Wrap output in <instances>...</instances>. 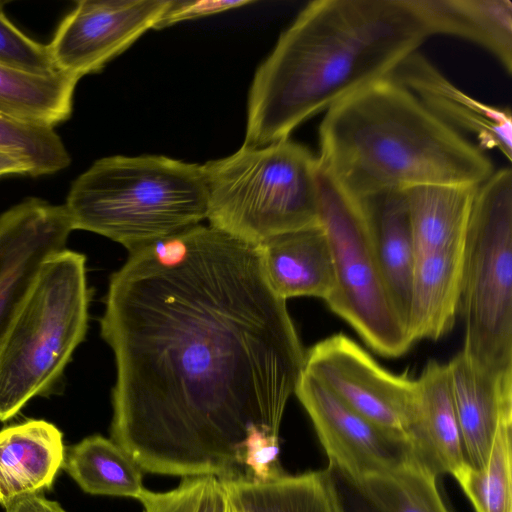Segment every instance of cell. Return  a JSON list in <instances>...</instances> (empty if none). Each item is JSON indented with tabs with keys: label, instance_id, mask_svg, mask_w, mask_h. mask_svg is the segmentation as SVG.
Instances as JSON below:
<instances>
[{
	"label": "cell",
	"instance_id": "cell-1",
	"mask_svg": "<svg viewBox=\"0 0 512 512\" xmlns=\"http://www.w3.org/2000/svg\"><path fill=\"white\" fill-rule=\"evenodd\" d=\"M116 365L111 439L142 471L281 475L306 352L257 245L197 224L131 251L100 319Z\"/></svg>",
	"mask_w": 512,
	"mask_h": 512
},
{
	"label": "cell",
	"instance_id": "cell-2",
	"mask_svg": "<svg viewBox=\"0 0 512 512\" xmlns=\"http://www.w3.org/2000/svg\"><path fill=\"white\" fill-rule=\"evenodd\" d=\"M429 36L412 0L309 2L254 74L243 145L290 138L309 118L391 77Z\"/></svg>",
	"mask_w": 512,
	"mask_h": 512
},
{
	"label": "cell",
	"instance_id": "cell-3",
	"mask_svg": "<svg viewBox=\"0 0 512 512\" xmlns=\"http://www.w3.org/2000/svg\"><path fill=\"white\" fill-rule=\"evenodd\" d=\"M319 167L361 199L419 186H478L489 158L391 77L340 101L319 126Z\"/></svg>",
	"mask_w": 512,
	"mask_h": 512
},
{
	"label": "cell",
	"instance_id": "cell-4",
	"mask_svg": "<svg viewBox=\"0 0 512 512\" xmlns=\"http://www.w3.org/2000/svg\"><path fill=\"white\" fill-rule=\"evenodd\" d=\"M73 230L107 237L129 252L207 219L202 165L164 155H115L95 161L64 204Z\"/></svg>",
	"mask_w": 512,
	"mask_h": 512
},
{
	"label": "cell",
	"instance_id": "cell-5",
	"mask_svg": "<svg viewBox=\"0 0 512 512\" xmlns=\"http://www.w3.org/2000/svg\"><path fill=\"white\" fill-rule=\"evenodd\" d=\"M85 255L63 249L30 286L0 347V421L56 391L88 329Z\"/></svg>",
	"mask_w": 512,
	"mask_h": 512
},
{
	"label": "cell",
	"instance_id": "cell-6",
	"mask_svg": "<svg viewBox=\"0 0 512 512\" xmlns=\"http://www.w3.org/2000/svg\"><path fill=\"white\" fill-rule=\"evenodd\" d=\"M209 225L259 245L317 226L318 159L290 138L262 147L242 145L202 165Z\"/></svg>",
	"mask_w": 512,
	"mask_h": 512
},
{
	"label": "cell",
	"instance_id": "cell-7",
	"mask_svg": "<svg viewBox=\"0 0 512 512\" xmlns=\"http://www.w3.org/2000/svg\"><path fill=\"white\" fill-rule=\"evenodd\" d=\"M462 352L491 370L512 369V172L476 188L464 245Z\"/></svg>",
	"mask_w": 512,
	"mask_h": 512
},
{
	"label": "cell",
	"instance_id": "cell-8",
	"mask_svg": "<svg viewBox=\"0 0 512 512\" xmlns=\"http://www.w3.org/2000/svg\"><path fill=\"white\" fill-rule=\"evenodd\" d=\"M319 220L335 287L326 301L375 352L399 357L413 344L387 289L358 201L318 165Z\"/></svg>",
	"mask_w": 512,
	"mask_h": 512
},
{
	"label": "cell",
	"instance_id": "cell-9",
	"mask_svg": "<svg viewBox=\"0 0 512 512\" xmlns=\"http://www.w3.org/2000/svg\"><path fill=\"white\" fill-rule=\"evenodd\" d=\"M303 372L364 418L408 441L416 379L407 373L386 370L342 333L313 345L306 352Z\"/></svg>",
	"mask_w": 512,
	"mask_h": 512
},
{
	"label": "cell",
	"instance_id": "cell-10",
	"mask_svg": "<svg viewBox=\"0 0 512 512\" xmlns=\"http://www.w3.org/2000/svg\"><path fill=\"white\" fill-rule=\"evenodd\" d=\"M294 394L313 423L329 468L347 480L418 461L405 438L364 418L303 371Z\"/></svg>",
	"mask_w": 512,
	"mask_h": 512
},
{
	"label": "cell",
	"instance_id": "cell-11",
	"mask_svg": "<svg viewBox=\"0 0 512 512\" xmlns=\"http://www.w3.org/2000/svg\"><path fill=\"white\" fill-rule=\"evenodd\" d=\"M170 0H81L47 45L57 71L77 79L97 73L153 29Z\"/></svg>",
	"mask_w": 512,
	"mask_h": 512
},
{
	"label": "cell",
	"instance_id": "cell-12",
	"mask_svg": "<svg viewBox=\"0 0 512 512\" xmlns=\"http://www.w3.org/2000/svg\"><path fill=\"white\" fill-rule=\"evenodd\" d=\"M73 230L64 205L28 198L0 215V347L42 264Z\"/></svg>",
	"mask_w": 512,
	"mask_h": 512
},
{
	"label": "cell",
	"instance_id": "cell-13",
	"mask_svg": "<svg viewBox=\"0 0 512 512\" xmlns=\"http://www.w3.org/2000/svg\"><path fill=\"white\" fill-rule=\"evenodd\" d=\"M391 78L407 88L448 126L474 135L479 149H496L508 161L512 160V116L509 108L489 105L469 96L418 52L408 56Z\"/></svg>",
	"mask_w": 512,
	"mask_h": 512
},
{
	"label": "cell",
	"instance_id": "cell-14",
	"mask_svg": "<svg viewBox=\"0 0 512 512\" xmlns=\"http://www.w3.org/2000/svg\"><path fill=\"white\" fill-rule=\"evenodd\" d=\"M447 367L465 460L481 470L499 426L512 421V369L485 368L462 351Z\"/></svg>",
	"mask_w": 512,
	"mask_h": 512
},
{
	"label": "cell",
	"instance_id": "cell-15",
	"mask_svg": "<svg viewBox=\"0 0 512 512\" xmlns=\"http://www.w3.org/2000/svg\"><path fill=\"white\" fill-rule=\"evenodd\" d=\"M407 438L416 459L435 476L453 475L466 463L447 364L429 361L416 379Z\"/></svg>",
	"mask_w": 512,
	"mask_h": 512
},
{
	"label": "cell",
	"instance_id": "cell-16",
	"mask_svg": "<svg viewBox=\"0 0 512 512\" xmlns=\"http://www.w3.org/2000/svg\"><path fill=\"white\" fill-rule=\"evenodd\" d=\"M257 247L266 278L283 300L308 296L326 302L332 295L333 261L320 224L274 236Z\"/></svg>",
	"mask_w": 512,
	"mask_h": 512
},
{
	"label": "cell",
	"instance_id": "cell-17",
	"mask_svg": "<svg viewBox=\"0 0 512 512\" xmlns=\"http://www.w3.org/2000/svg\"><path fill=\"white\" fill-rule=\"evenodd\" d=\"M62 432L45 420L0 430V504L49 489L64 461Z\"/></svg>",
	"mask_w": 512,
	"mask_h": 512
},
{
	"label": "cell",
	"instance_id": "cell-18",
	"mask_svg": "<svg viewBox=\"0 0 512 512\" xmlns=\"http://www.w3.org/2000/svg\"><path fill=\"white\" fill-rule=\"evenodd\" d=\"M392 301L407 329L416 250L405 191L356 199Z\"/></svg>",
	"mask_w": 512,
	"mask_h": 512
},
{
	"label": "cell",
	"instance_id": "cell-19",
	"mask_svg": "<svg viewBox=\"0 0 512 512\" xmlns=\"http://www.w3.org/2000/svg\"><path fill=\"white\" fill-rule=\"evenodd\" d=\"M464 245L416 255L407 317L412 343L437 340L452 329L460 310Z\"/></svg>",
	"mask_w": 512,
	"mask_h": 512
},
{
	"label": "cell",
	"instance_id": "cell-20",
	"mask_svg": "<svg viewBox=\"0 0 512 512\" xmlns=\"http://www.w3.org/2000/svg\"><path fill=\"white\" fill-rule=\"evenodd\" d=\"M430 35L448 34L488 50L512 73V1L412 0Z\"/></svg>",
	"mask_w": 512,
	"mask_h": 512
},
{
	"label": "cell",
	"instance_id": "cell-21",
	"mask_svg": "<svg viewBox=\"0 0 512 512\" xmlns=\"http://www.w3.org/2000/svg\"><path fill=\"white\" fill-rule=\"evenodd\" d=\"M221 482L233 512H344L329 468L262 481Z\"/></svg>",
	"mask_w": 512,
	"mask_h": 512
},
{
	"label": "cell",
	"instance_id": "cell-22",
	"mask_svg": "<svg viewBox=\"0 0 512 512\" xmlns=\"http://www.w3.org/2000/svg\"><path fill=\"white\" fill-rule=\"evenodd\" d=\"M477 186H419L405 191L417 254L465 243Z\"/></svg>",
	"mask_w": 512,
	"mask_h": 512
},
{
	"label": "cell",
	"instance_id": "cell-23",
	"mask_svg": "<svg viewBox=\"0 0 512 512\" xmlns=\"http://www.w3.org/2000/svg\"><path fill=\"white\" fill-rule=\"evenodd\" d=\"M77 82L60 71L37 74L0 63V113L54 128L70 118Z\"/></svg>",
	"mask_w": 512,
	"mask_h": 512
},
{
	"label": "cell",
	"instance_id": "cell-24",
	"mask_svg": "<svg viewBox=\"0 0 512 512\" xmlns=\"http://www.w3.org/2000/svg\"><path fill=\"white\" fill-rule=\"evenodd\" d=\"M62 468L86 493L138 499L142 469L112 439L92 435L65 448Z\"/></svg>",
	"mask_w": 512,
	"mask_h": 512
},
{
	"label": "cell",
	"instance_id": "cell-25",
	"mask_svg": "<svg viewBox=\"0 0 512 512\" xmlns=\"http://www.w3.org/2000/svg\"><path fill=\"white\" fill-rule=\"evenodd\" d=\"M436 477L414 461L348 481L378 512H449L438 492Z\"/></svg>",
	"mask_w": 512,
	"mask_h": 512
},
{
	"label": "cell",
	"instance_id": "cell-26",
	"mask_svg": "<svg viewBox=\"0 0 512 512\" xmlns=\"http://www.w3.org/2000/svg\"><path fill=\"white\" fill-rule=\"evenodd\" d=\"M511 433L512 421L502 423L484 468L466 462L453 474L475 512H512Z\"/></svg>",
	"mask_w": 512,
	"mask_h": 512
},
{
	"label": "cell",
	"instance_id": "cell-27",
	"mask_svg": "<svg viewBox=\"0 0 512 512\" xmlns=\"http://www.w3.org/2000/svg\"><path fill=\"white\" fill-rule=\"evenodd\" d=\"M0 149L21 157L30 176L65 169L71 157L54 128L20 122L0 113Z\"/></svg>",
	"mask_w": 512,
	"mask_h": 512
},
{
	"label": "cell",
	"instance_id": "cell-28",
	"mask_svg": "<svg viewBox=\"0 0 512 512\" xmlns=\"http://www.w3.org/2000/svg\"><path fill=\"white\" fill-rule=\"evenodd\" d=\"M138 500L143 512H233L222 482L214 476L184 477L174 489H144Z\"/></svg>",
	"mask_w": 512,
	"mask_h": 512
},
{
	"label": "cell",
	"instance_id": "cell-29",
	"mask_svg": "<svg viewBox=\"0 0 512 512\" xmlns=\"http://www.w3.org/2000/svg\"><path fill=\"white\" fill-rule=\"evenodd\" d=\"M0 1V63L37 74H51L56 68L47 45L25 35L5 15Z\"/></svg>",
	"mask_w": 512,
	"mask_h": 512
},
{
	"label": "cell",
	"instance_id": "cell-30",
	"mask_svg": "<svg viewBox=\"0 0 512 512\" xmlns=\"http://www.w3.org/2000/svg\"><path fill=\"white\" fill-rule=\"evenodd\" d=\"M254 3L251 0H170L153 29H163L186 20L212 16Z\"/></svg>",
	"mask_w": 512,
	"mask_h": 512
},
{
	"label": "cell",
	"instance_id": "cell-31",
	"mask_svg": "<svg viewBox=\"0 0 512 512\" xmlns=\"http://www.w3.org/2000/svg\"><path fill=\"white\" fill-rule=\"evenodd\" d=\"M330 470L334 475L344 512H378L346 478Z\"/></svg>",
	"mask_w": 512,
	"mask_h": 512
},
{
	"label": "cell",
	"instance_id": "cell-32",
	"mask_svg": "<svg viewBox=\"0 0 512 512\" xmlns=\"http://www.w3.org/2000/svg\"><path fill=\"white\" fill-rule=\"evenodd\" d=\"M6 512H66L58 502L41 494L24 495L13 499L5 507Z\"/></svg>",
	"mask_w": 512,
	"mask_h": 512
},
{
	"label": "cell",
	"instance_id": "cell-33",
	"mask_svg": "<svg viewBox=\"0 0 512 512\" xmlns=\"http://www.w3.org/2000/svg\"><path fill=\"white\" fill-rule=\"evenodd\" d=\"M9 174L30 176V168L21 157L0 149V177Z\"/></svg>",
	"mask_w": 512,
	"mask_h": 512
}]
</instances>
